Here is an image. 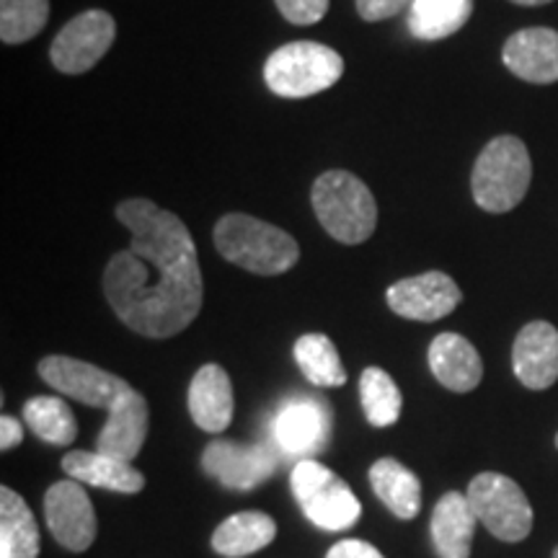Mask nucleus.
<instances>
[{"instance_id": "obj_26", "label": "nucleus", "mask_w": 558, "mask_h": 558, "mask_svg": "<svg viewBox=\"0 0 558 558\" xmlns=\"http://www.w3.org/2000/svg\"><path fill=\"white\" fill-rule=\"evenodd\" d=\"M24 422L41 442L58 445V448H68L78 437V422H75L73 411L54 396H34L26 401Z\"/></svg>"}, {"instance_id": "obj_18", "label": "nucleus", "mask_w": 558, "mask_h": 558, "mask_svg": "<svg viewBox=\"0 0 558 558\" xmlns=\"http://www.w3.org/2000/svg\"><path fill=\"white\" fill-rule=\"evenodd\" d=\"M478 518L465 494L448 492L435 505L429 533L439 558H471Z\"/></svg>"}, {"instance_id": "obj_3", "label": "nucleus", "mask_w": 558, "mask_h": 558, "mask_svg": "<svg viewBox=\"0 0 558 558\" xmlns=\"http://www.w3.org/2000/svg\"><path fill=\"white\" fill-rule=\"evenodd\" d=\"M313 209L326 233L347 246L365 243L378 226V205L365 181L349 171H326L313 184Z\"/></svg>"}, {"instance_id": "obj_34", "label": "nucleus", "mask_w": 558, "mask_h": 558, "mask_svg": "<svg viewBox=\"0 0 558 558\" xmlns=\"http://www.w3.org/2000/svg\"><path fill=\"white\" fill-rule=\"evenodd\" d=\"M554 558H558V548H556V550H554Z\"/></svg>"}, {"instance_id": "obj_29", "label": "nucleus", "mask_w": 558, "mask_h": 558, "mask_svg": "<svg viewBox=\"0 0 558 558\" xmlns=\"http://www.w3.org/2000/svg\"><path fill=\"white\" fill-rule=\"evenodd\" d=\"M279 13L298 26L318 24L329 11V0H275Z\"/></svg>"}, {"instance_id": "obj_20", "label": "nucleus", "mask_w": 558, "mask_h": 558, "mask_svg": "<svg viewBox=\"0 0 558 558\" xmlns=\"http://www.w3.org/2000/svg\"><path fill=\"white\" fill-rule=\"evenodd\" d=\"M62 471L78 484L99 486L117 494H137L143 492L145 476L128 460L104 456V452L73 450L62 458Z\"/></svg>"}, {"instance_id": "obj_2", "label": "nucleus", "mask_w": 558, "mask_h": 558, "mask_svg": "<svg viewBox=\"0 0 558 558\" xmlns=\"http://www.w3.org/2000/svg\"><path fill=\"white\" fill-rule=\"evenodd\" d=\"M215 246L226 262L262 277L282 275L300 259L298 241L288 230L243 213H230L218 220Z\"/></svg>"}, {"instance_id": "obj_28", "label": "nucleus", "mask_w": 558, "mask_h": 558, "mask_svg": "<svg viewBox=\"0 0 558 558\" xmlns=\"http://www.w3.org/2000/svg\"><path fill=\"white\" fill-rule=\"evenodd\" d=\"M50 19V0H0V39L21 45L45 29Z\"/></svg>"}, {"instance_id": "obj_16", "label": "nucleus", "mask_w": 558, "mask_h": 558, "mask_svg": "<svg viewBox=\"0 0 558 558\" xmlns=\"http://www.w3.org/2000/svg\"><path fill=\"white\" fill-rule=\"evenodd\" d=\"M501 60L518 78L527 83H556L558 81V32L522 29L507 39Z\"/></svg>"}, {"instance_id": "obj_27", "label": "nucleus", "mask_w": 558, "mask_h": 558, "mask_svg": "<svg viewBox=\"0 0 558 558\" xmlns=\"http://www.w3.org/2000/svg\"><path fill=\"white\" fill-rule=\"evenodd\" d=\"M360 401L373 427H393L399 422L403 399L396 380L383 367H367L360 378Z\"/></svg>"}, {"instance_id": "obj_1", "label": "nucleus", "mask_w": 558, "mask_h": 558, "mask_svg": "<svg viewBox=\"0 0 558 558\" xmlns=\"http://www.w3.org/2000/svg\"><path fill=\"white\" fill-rule=\"evenodd\" d=\"M117 218L132 239L104 271L111 311L140 337H177L202 311V271L190 228L145 197L117 205Z\"/></svg>"}, {"instance_id": "obj_35", "label": "nucleus", "mask_w": 558, "mask_h": 558, "mask_svg": "<svg viewBox=\"0 0 558 558\" xmlns=\"http://www.w3.org/2000/svg\"><path fill=\"white\" fill-rule=\"evenodd\" d=\"M556 448H558V435H556Z\"/></svg>"}, {"instance_id": "obj_9", "label": "nucleus", "mask_w": 558, "mask_h": 558, "mask_svg": "<svg viewBox=\"0 0 558 558\" xmlns=\"http://www.w3.org/2000/svg\"><path fill=\"white\" fill-rule=\"evenodd\" d=\"M39 378L60 390L68 399L86 403V407L96 409H111L117 401L128 393L130 386L120 375L107 373V369L90 365V362L62 357V354H52L39 362Z\"/></svg>"}, {"instance_id": "obj_24", "label": "nucleus", "mask_w": 558, "mask_h": 558, "mask_svg": "<svg viewBox=\"0 0 558 558\" xmlns=\"http://www.w3.org/2000/svg\"><path fill=\"white\" fill-rule=\"evenodd\" d=\"M473 0H414L409 9V29L416 39L437 41L469 24Z\"/></svg>"}, {"instance_id": "obj_21", "label": "nucleus", "mask_w": 558, "mask_h": 558, "mask_svg": "<svg viewBox=\"0 0 558 558\" xmlns=\"http://www.w3.org/2000/svg\"><path fill=\"white\" fill-rule=\"evenodd\" d=\"M369 486L399 520H414L422 509V481L396 458H380L373 463Z\"/></svg>"}, {"instance_id": "obj_12", "label": "nucleus", "mask_w": 558, "mask_h": 558, "mask_svg": "<svg viewBox=\"0 0 558 558\" xmlns=\"http://www.w3.org/2000/svg\"><path fill=\"white\" fill-rule=\"evenodd\" d=\"M45 518L62 548L83 554L96 541V512L78 481H58L45 494Z\"/></svg>"}, {"instance_id": "obj_22", "label": "nucleus", "mask_w": 558, "mask_h": 558, "mask_svg": "<svg viewBox=\"0 0 558 558\" xmlns=\"http://www.w3.org/2000/svg\"><path fill=\"white\" fill-rule=\"evenodd\" d=\"M277 538V522L267 512H239L222 520L213 533V550L226 558H246Z\"/></svg>"}, {"instance_id": "obj_33", "label": "nucleus", "mask_w": 558, "mask_h": 558, "mask_svg": "<svg viewBox=\"0 0 558 558\" xmlns=\"http://www.w3.org/2000/svg\"><path fill=\"white\" fill-rule=\"evenodd\" d=\"M512 3H518V5H546V3H554V0H512Z\"/></svg>"}, {"instance_id": "obj_19", "label": "nucleus", "mask_w": 558, "mask_h": 558, "mask_svg": "<svg viewBox=\"0 0 558 558\" xmlns=\"http://www.w3.org/2000/svg\"><path fill=\"white\" fill-rule=\"evenodd\" d=\"M190 414L199 429L226 432L233 422V386L220 365L197 369L190 386Z\"/></svg>"}, {"instance_id": "obj_7", "label": "nucleus", "mask_w": 558, "mask_h": 558, "mask_svg": "<svg viewBox=\"0 0 558 558\" xmlns=\"http://www.w3.org/2000/svg\"><path fill=\"white\" fill-rule=\"evenodd\" d=\"M481 525L505 543L525 541L533 530V507L518 481L505 473H478L465 494Z\"/></svg>"}, {"instance_id": "obj_30", "label": "nucleus", "mask_w": 558, "mask_h": 558, "mask_svg": "<svg viewBox=\"0 0 558 558\" xmlns=\"http://www.w3.org/2000/svg\"><path fill=\"white\" fill-rule=\"evenodd\" d=\"M414 0H357V13L365 21H386L401 13Z\"/></svg>"}, {"instance_id": "obj_5", "label": "nucleus", "mask_w": 558, "mask_h": 558, "mask_svg": "<svg viewBox=\"0 0 558 558\" xmlns=\"http://www.w3.org/2000/svg\"><path fill=\"white\" fill-rule=\"evenodd\" d=\"M341 75V54L318 41H290L264 62V81L282 99H308L339 83Z\"/></svg>"}, {"instance_id": "obj_10", "label": "nucleus", "mask_w": 558, "mask_h": 558, "mask_svg": "<svg viewBox=\"0 0 558 558\" xmlns=\"http://www.w3.org/2000/svg\"><path fill=\"white\" fill-rule=\"evenodd\" d=\"M117 24L107 11H86L62 26L50 47L52 65L65 75H81L114 45Z\"/></svg>"}, {"instance_id": "obj_8", "label": "nucleus", "mask_w": 558, "mask_h": 558, "mask_svg": "<svg viewBox=\"0 0 558 558\" xmlns=\"http://www.w3.org/2000/svg\"><path fill=\"white\" fill-rule=\"evenodd\" d=\"M277 448L288 458L313 460L316 452L326 448L331 435V409L324 399L313 396H290L279 403L275 422H271Z\"/></svg>"}, {"instance_id": "obj_31", "label": "nucleus", "mask_w": 558, "mask_h": 558, "mask_svg": "<svg viewBox=\"0 0 558 558\" xmlns=\"http://www.w3.org/2000/svg\"><path fill=\"white\" fill-rule=\"evenodd\" d=\"M326 558H383V554L365 541L347 538V541H339L337 546L326 554Z\"/></svg>"}, {"instance_id": "obj_25", "label": "nucleus", "mask_w": 558, "mask_h": 558, "mask_svg": "<svg viewBox=\"0 0 558 558\" xmlns=\"http://www.w3.org/2000/svg\"><path fill=\"white\" fill-rule=\"evenodd\" d=\"M295 362L305 380L318 388H339L347 383L337 347L326 333H305L295 341Z\"/></svg>"}, {"instance_id": "obj_23", "label": "nucleus", "mask_w": 558, "mask_h": 558, "mask_svg": "<svg viewBox=\"0 0 558 558\" xmlns=\"http://www.w3.org/2000/svg\"><path fill=\"white\" fill-rule=\"evenodd\" d=\"M0 558H39V527L13 488H0Z\"/></svg>"}, {"instance_id": "obj_14", "label": "nucleus", "mask_w": 558, "mask_h": 558, "mask_svg": "<svg viewBox=\"0 0 558 558\" xmlns=\"http://www.w3.org/2000/svg\"><path fill=\"white\" fill-rule=\"evenodd\" d=\"M512 369L530 390H546L558 380V329L548 320L522 326L512 347Z\"/></svg>"}, {"instance_id": "obj_4", "label": "nucleus", "mask_w": 558, "mask_h": 558, "mask_svg": "<svg viewBox=\"0 0 558 558\" xmlns=\"http://www.w3.org/2000/svg\"><path fill=\"white\" fill-rule=\"evenodd\" d=\"M533 179V160L520 137L501 135L481 150L473 166V199L486 213H509L525 199Z\"/></svg>"}, {"instance_id": "obj_32", "label": "nucleus", "mask_w": 558, "mask_h": 558, "mask_svg": "<svg viewBox=\"0 0 558 558\" xmlns=\"http://www.w3.org/2000/svg\"><path fill=\"white\" fill-rule=\"evenodd\" d=\"M21 442H24V427H21V422L3 414V418H0V450L19 448Z\"/></svg>"}, {"instance_id": "obj_11", "label": "nucleus", "mask_w": 558, "mask_h": 558, "mask_svg": "<svg viewBox=\"0 0 558 558\" xmlns=\"http://www.w3.org/2000/svg\"><path fill=\"white\" fill-rule=\"evenodd\" d=\"M277 452L267 445H243L215 439L202 452V471L230 492H251L277 471Z\"/></svg>"}, {"instance_id": "obj_17", "label": "nucleus", "mask_w": 558, "mask_h": 558, "mask_svg": "<svg viewBox=\"0 0 558 558\" xmlns=\"http://www.w3.org/2000/svg\"><path fill=\"white\" fill-rule=\"evenodd\" d=\"M432 375L456 393H469L484 378V362L476 347L460 333H439L429 344Z\"/></svg>"}, {"instance_id": "obj_13", "label": "nucleus", "mask_w": 558, "mask_h": 558, "mask_svg": "<svg viewBox=\"0 0 558 558\" xmlns=\"http://www.w3.org/2000/svg\"><path fill=\"white\" fill-rule=\"evenodd\" d=\"M386 300L396 316L432 324V320L450 316L463 300V292H460L456 279L445 271H424V275L399 279V282L390 284Z\"/></svg>"}, {"instance_id": "obj_6", "label": "nucleus", "mask_w": 558, "mask_h": 558, "mask_svg": "<svg viewBox=\"0 0 558 558\" xmlns=\"http://www.w3.org/2000/svg\"><path fill=\"white\" fill-rule=\"evenodd\" d=\"M292 494L313 525L329 533H341L357 525L362 505L347 481L318 460H300L290 476Z\"/></svg>"}, {"instance_id": "obj_15", "label": "nucleus", "mask_w": 558, "mask_h": 558, "mask_svg": "<svg viewBox=\"0 0 558 558\" xmlns=\"http://www.w3.org/2000/svg\"><path fill=\"white\" fill-rule=\"evenodd\" d=\"M148 401L135 388H130L114 407L109 409V418L96 439V450L104 456L120 458L132 463L143 450L148 437Z\"/></svg>"}]
</instances>
